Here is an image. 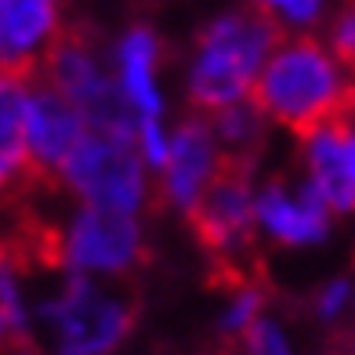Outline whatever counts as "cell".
I'll use <instances>...</instances> for the list:
<instances>
[{
    "label": "cell",
    "mask_w": 355,
    "mask_h": 355,
    "mask_svg": "<svg viewBox=\"0 0 355 355\" xmlns=\"http://www.w3.org/2000/svg\"><path fill=\"white\" fill-rule=\"evenodd\" d=\"M250 105L301 141L322 127L355 123V73L315 37H283L250 87Z\"/></svg>",
    "instance_id": "6da1fadb"
},
{
    "label": "cell",
    "mask_w": 355,
    "mask_h": 355,
    "mask_svg": "<svg viewBox=\"0 0 355 355\" xmlns=\"http://www.w3.org/2000/svg\"><path fill=\"white\" fill-rule=\"evenodd\" d=\"M286 37V29L272 15L247 8L236 15L211 22L200 33L196 58L189 73V105L196 116L239 105L250 94L265 58L276 51V44Z\"/></svg>",
    "instance_id": "7a4b0ae2"
},
{
    "label": "cell",
    "mask_w": 355,
    "mask_h": 355,
    "mask_svg": "<svg viewBox=\"0 0 355 355\" xmlns=\"http://www.w3.org/2000/svg\"><path fill=\"white\" fill-rule=\"evenodd\" d=\"M37 76L47 80L69 105L80 109V116L87 120L91 131L138 138V112L127 102L123 87L109 76L91 33H84V29H62L55 44L47 47Z\"/></svg>",
    "instance_id": "3957f363"
},
{
    "label": "cell",
    "mask_w": 355,
    "mask_h": 355,
    "mask_svg": "<svg viewBox=\"0 0 355 355\" xmlns=\"http://www.w3.org/2000/svg\"><path fill=\"white\" fill-rule=\"evenodd\" d=\"M37 319L51 355H112L135 327V304L94 276H66L58 294L40 301Z\"/></svg>",
    "instance_id": "277c9868"
},
{
    "label": "cell",
    "mask_w": 355,
    "mask_h": 355,
    "mask_svg": "<svg viewBox=\"0 0 355 355\" xmlns=\"http://www.w3.org/2000/svg\"><path fill=\"white\" fill-rule=\"evenodd\" d=\"M250 174H254V159L232 156L221 149V164L211 178V185L203 189L196 207L185 214L203 250L225 268L232 290L247 283L243 272H239V261H247V254H250V232L257 221Z\"/></svg>",
    "instance_id": "5b68a950"
},
{
    "label": "cell",
    "mask_w": 355,
    "mask_h": 355,
    "mask_svg": "<svg viewBox=\"0 0 355 355\" xmlns=\"http://www.w3.org/2000/svg\"><path fill=\"white\" fill-rule=\"evenodd\" d=\"M135 145L138 138H120L87 127L84 141L62 167V182L91 207L135 214L145 200V171Z\"/></svg>",
    "instance_id": "8992f818"
},
{
    "label": "cell",
    "mask_w": 355,
    "mask_h": 355,
    "mask_svg": "<svg viewBox=\"0 0 355 355\" xmlns=\"http://www.w3.org/2000/svg\"><path fill=\"white\" fill-rule=\"evenodd\" d=\"M145 243L135 214L105 211V207H80L69 229L62 232L58 265L69 276H123L141 265Z\"/></svg>",
    "instance_id": "52a82bcc"
},
{
    "label": "cell",
    "mask_w": 355,
    "mask_h": 355,
    "mask_svg": "<svg viewBox=\"0 0 355 355\" xmlns=\"http://www.w3.org/2000/svg\"><path fill=\"white\" fill-rule=\"evenodd\" d=\"M87 135V120L80 109L69 105L62 94L33 76L29 84V105H26V145H29V167H33V182L47 185L62 178V167L73 156V149Z\"/></svg>",
    "instance_id": "ba28073f"
},
{
    "label": "cell",
    "mask_w": 355,
    "mask_h": 355,
    "mask_svg": "<svg viewBox=\"0 0 355 355\" xmlns=\"http://www.w3.org/2000/svg\"><path fill=\"white\" fill-rule=\"evenodd\" d=\"M218 164H221V145L211 123L192 112V120H185L171 138V156L164 167V196L189 214L203 196V189L211 185Z\"/></svg>",
    "instance_id": "9c48e42d"
},
{
    "label": "cell",
    "mask_w": 355,
    "mask_h": 355,
    "mask_svg": "<svg viewBox=\"0 0 355 355\" xmlns=\"http://www.w3.org/2000/svg\"><path fill=\"white\" fill-rule=\"evenodd\" d=\"M327 211L330 207L312 182H304L297 192L286 189V182H272L254 200V218L283 243H315V239H322L330 221Z\"/></svg>",
    "instance_id": "30bf717a"
},
{
    "label": "cell",
    "mask_w": 355,
    "mask_h": 355,
    "mask_svg": "<svg viewBox=\"0 0 355 355\" xmlns=\"http://www.w3.org/2000/svg\"><path fill=\"white\" fill-rule=\"evenodd\" d=\"M37 73L0 69V189L37 185L26 145V105Z\"/></svg>",
    "instance_id": "8fae6325"
},
{
    "label": "cell",
    "mask_w": 355,
    "mask_h": 355,
    "mask_svg": "<svg viewBox=\"0 0 355 355\" xmlns=\"http://www.w3.org/2000/svg\"><path fill=\"white\" fill-rule=\"evenodd\" d=\"M348 127H322L312 138H304L309 145V182L319 189V196L327 200L330 211H352L355 207V185L348 174V153H345Z\"/></svg>",
    "instance_id": "7c38bea8"
},
{
    "label": "cell",
    "mask_w": 355,
    "mask_h": 355,
    "mask_svg": "<svg viewBox=\"0 0 355 355\" xmlns=\"http://www.w3.org/2000/svg\"><path fill=\"white\" fill-rule=\"evenodd\" d=\"M156 37L145 26H135L120 44V87L127 94L138 120H159V91H156Z\"/></svg>",
    "instance_id": "4fadbf2b"
},
{
    "label": "cell",
    "mask_w": 355,
    "mask_h": 355,
    "mask_svg": "<svg viewBox=\"0 0 355 355\" xmlns=\"http://www.w3.org/2000/svg\"><path fill=\"white\" fill-rule=\"evenodd\" d=\"M261 304H265L261 286H254V283L236 286L232 297H229V309L221 312V334L225 337H243L254 322L261 319Z\"/></svg>",
    "instance_id": "5bb4252c"
},
{
    "label": "cell",
    "mask_w": 355,
    "mask_h": 355,
    "mask_svg": "<svg viewBox=\"0 0 355 355\" xmlns=\"http://www.w3.org/2000/svg\"><path fill=\"white\" fill-rule=\"evenodd\" d=\"M239 341H243V355H294L286 330L279 327L276 319H268V315L257 319Z\"/></svg>",
    "instance_id": "9a60e30c"
},
{
    "label": "cell",
    "mask_w": 355,
    "mask_h": 355,
    "mask_svg": "<svg viewBox=\"0 0 355 355\" xmlns=\"http://www.w3.org/2000/svg\"><path fill=\"white\" fill-rule=\"evenodd\" d=\"M257 11L272 15L279 26L290 22V26H312L322 11V0H254Z\"/></svg>",
    "instance_id": "2e32d148"
},
{
    "label": "cell",
    "mask_w": 355,
    "mask_h": 355,
    "mask_svg": "<svg viewBox=\"0 0 355 355\" xmlns=\"http://www.w3.org/2000/svg\"><path fill=\"white\" fill-rule=\"evenodd\" d=\"M330 51L337 55V62L355 73V8H348L341 19L334 22V44H330Z\"/></svg>",
    "instance_id": "e0dca14e"
},
{
    "label": "cell",
    "mask_w": 355,
    "mask_h": 355,
    "mask_svg": "<svg viewBox=\"0 0 355 355\" xmlns=\"http://www.w3.org/2000/svg\"><path fill=\"white\" fill-rule=\"evenodd\" d=\"M348 301H352V286L345 279H337V283H330L319 294V315L322 319H337V315L348 309Z\"/></svg>",
    "instance_id": "ac0fdd59"
},
{
    "label": "cell",
    "mask_w": 355,
    "mask_h": 355,
    "mask_svg": "<svg viewBox=\"0 0 355 355\" xmlns=\"http://www.w3.org/2000/svg\"><path fill=\"white\" fill-rule=\"evenodd\" d=\"M345 153H348V174H352V185H355V123L348 127V138H345Z\"/></svg>",
    "instance_id": "d6986e66"
},
{
    "label": "cell",
    "mask_w": 355,
    "mask_h": 355,
    "mask_svg": "<svg viewBox=\"0 0 355 355\" xmlns=\"http://www.w3.org/2000/svg\"><path fill=\"white\" fill-rule=\"evenodd\" d=\"M11 345H19V341H15V334H11V327H8V322H4V315H0V355H4Z\"/></svg>",
    "instance_id": "ffe728a7"
},
{
    "label": "cell",
    "mask_w": 355,
    "mask_h": 355,
    "mask_svg": "<svg viewBox=\"0 0 355 355\" xmlns=\"http://www.w3.org/2000/svg\"><path fill=\"white\" fill-rule=\"evenodd\" d=\"M4 355H37V352L29 348V345H11V348H8Z\"/></svg>",
    "instance_id": "44dd1931"
},
{
    "label": "cell",
    "mask_w": 355,
    "mask_h": 355,
    "mask_svg": "<svg viewBox=\"0 0 355 355\" xmlns=\"http://www.w3.org/2000/svg\"><path fill=\"white\" fill-rule=\"evenodd\" d=\"M4 19H8V0H0V44H4Z\"/></svg>",
    "instance_id": "7402d4cb"
}]
</instances>
